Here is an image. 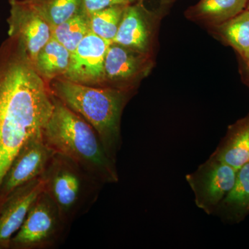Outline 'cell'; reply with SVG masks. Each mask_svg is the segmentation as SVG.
I'll list each match as a JSON object with an SVG mask.
<instances>
[{
    "label": "cell",
    "instance_id": "cell-1",
    "mask_svg": "<svg viewBox=\"0 0 249 249\" xmlns=\"http://www.w3.org/2000/svg\"><path fill=\"white\" fill-rule=\"evenodd\" d=\"M53 109L48 83L36 71L19 39L0 45V188L15 157L47 124Z\"/></svg>",
    "mask_w": 249,
    "mask_h": 249
},
{
    "label": "cell",
    "instance_id": "cell-2",
    "mask_svg": "<svg viewBox=\"0 0 249 249\" xmlns=\"http://www.w3.org/2000/svg\"><path fill=\"white\" fill-rule=\"evenodd\" d=\"M42 137L55 153L70 159L103 185L119 181L116 163L96 131L54 95L53 111Z\"/></svg>",
    "mask_w": 249,
    "mask_h": 249
},
{
    "label": "cell",
    "instance_id": "cell-3",
    "mask_svg": "<svg viewBox=\"0 0 249 249\" xmlns=\"http://www.w3.org/2000/svg\"><path fill=\"white\" fill-rule=\"evenodd\" d=\"M52 93L96 131L107 155L115 161L120 150L121 119L128 91L78 84L58 78L49 83Z\"/></svg>",
    "mask_w": 249,
    "mask_h": 249
},
{
    "label": "cell",
    "instance_id": "cell-4",
    "mask_svg": "<svg viewBox=\"0 0 249 249\" xmlns=\"http://www.w3.org/2000/svg\"><path fill=\"white\" fill-rule=\"evenodd\" d=\"M42 177L44 192L56 205L67 227L89 210L103 185L74 161L56 153Z\"/></svg>",
    "mask_w": 249,
    "mask_h": 249
},
{
    "label": "cell",
    "instance_id": "cell-5",
    "mask_svg": "<svg viewBox=\"0 0 249 249\" xmlns=\"http://www.w3.org/2000/svg\"><path fill=\"white\" fill-rule=\"evenodd\" d=\"M66 229L56 205L43 191L31 206L22 227L11 239L10 247L51 248L60 242Z\"/></svg>",
    "mask_w": 249,
    "mask_h": 249
},
{
    "label": "cell",
    "instance_id": "cell-6",
    "mask_svg": "<svg viewBox=\"0 0 249 249\" xmlns=\"http://www.w3.org/2000/svg\"><path fill=\"white\" fill-rule=\"evenodd\" d=\"M238 170L211 156L194 173L186 175L196 206L205 213H214L218 205L232 189Z\"/></svg>",
    "mask_w": 249,
    "mask_h": 249
},
{
    "label": "cell",
    "instance_id": "cell-7",
    "mask_svg": "<svg viewBox=\"0 0 249 249\" xmlns=\"http://www.w3.org/2000/svg\"><path fill=\"white\" fill-rule=\"evenodd\" d=\"M173 0H139L127 5L112 42L150 55L153 23Z\"/></svg>",
    "mask_w": 249,
    "mask_h": 249
},
{
    "label": "cell",
    "instance_id": "cell-8",
    "mask_svg": "<svg viewBox=\"0 0 249 249\" xmlns=\"http://www.w3.org/2000/svg\"><path fill=\"white\" fill-rule=\"evenodd\" d=\"M55 152L44 142L42 133L31 137L15 157L0 188V201L18 188L45 173Z\"/></svg>",
    "mask_w": 249,
    "mask_h": 249
},
{
    "label": "cell",
    "instance_id": "cell-9",
    "mask_svg": "<svg viewBox=\"0 0 249 249\" xmlns=\"http://www.w3.org/2000/svg\"><path fill=\"white\" fill-rule=\"evenodd\" d=\"M150 68L148 54L111 42L105 59L103 88L129 91L146 76Z\"/></svg>",
    "mask_w": 249,
    "mask_h": 249
},
{
    "label": "cell",
    "instance_id": "cell-10",
    "mask_svg": "<svg viewBox=\"0 0 249 249\" xmlns=\"http://www.w3.org/2000/svg\"><path fill=\"white\" fill-rule=\"evenodd\" d=\"M110 44L90 31L72 52L70 67L61 78L78 84L103 88L105 59Z\"/></svg>",
    "mask_w": 249,
    "mask_h": 249
},
{
    "label": "cell",
    "instance_id": "cell-11",
    "mask_svg": "<svg viewBox=\"0 0 249 249\" xmlns=\"http://www.w3.org/2000/svg\"><path fill=\"white\" fill-rule=\"evenodd\" d=\"M8 35L16 36L31 61L52 37V27L26 0H9Z\"/></svg>",
    "mask_w": 249,
    "mask_h": 249
},
{
    "label": "cell",
    "instance_id": "cell-12",
    "mask_svg": "<svg viewBox=\"0 0 249 249\" xmlns=\"http://www.w3.org/2000/svg\"><path fill=\"white\" fill-rule=\"evenodd\" d=\"M44 191L42 177L14 191L0 211V248L10 247L11 239L22 227L34 201Z\"/></svg>",
    "mask_w": 249,
    "mask_h": 249
},
{
    "label": "cell",
    "instance_id": "cell-13",
    "mask_svg": "<svg viewBox=\"0 0 249 249\" xmlns=\"http://www.w3.org/2000/svg\"><path fill=\"white\" fill-rule=\"evenodd\" d=\"M71 53L53 37L36 55L33 61L36 71L49 84L61 78L70 67Z\"/></svg>",
    "mask_w": 249,
    "mask_h": 249
},
{
    "label": "cell",
    "instance_id": "cell-14",
    "mask_svg": "<svg viewBox=\"0 0 249 249\" xmlns=\"http://www.w3.org/2000/svg\"><path fill=\"white\" fill-rule=\"evenodd\" d=\"M249 161L238 170L234 186L214 213L226 219L239 221L249 212Z\"/></svg>",
    "mask_w": 249,
    "mask_h": 249
},
{
    "label": "cell",
    "instance_id": "cell-15",
    "mask_svg": "<svg viewBox=\"0 0 249 249\" xmlns=\"http://www.w3.org/2000/svg\"><path fill=\"white\" fill-rule=\"evenodd\" d=\"M238 170L249 161V119L232 129L212 155Z\"/></svg>",
    "mask_w": 249,
    "mask_h": 249
},
{
    "label": "cell",
    "instance_id": "cell-16",
    "mask_svg": "<svg viewBox=\"0 0 249 249\" xmlns=\"http://www.w3.org/2000/svg\"><path fill=\"white\" fill-rule=\"evenodd\" d=\"M249 0H199L188 10L190 16L222 24L245 10Z\"/></svg>",
    "mask_w": 249,
    "mask_h": 249
},
{
    "label": "cell",
    "instance_id": "cell-17",
    "mask_svg": "<svg viewBox=\"0 0 249 249\" xmlns=\"http://www.w3.org/2000/svg\"><path fill=\"white\" fill-rule=\"evenodd\" d=\"M90 31L89 15L84 8L65 22L52 27V37L72 53Z\"/></svg>",
    "mask_w": 249,
    "mask_h": 249
},
{
    "label": "cell",
    "instance_id": "cell-18",
    "mask_svg": "<svg viewBox=\"0 0 249 249\" xmlns=\"http://www.w3.org/2000/svg\"><path fill=\"white\" fill-rule=\"evenodd\" d=\"M51 27L62 24L84 9L83 0H26Z\"/></svg>",
    "mask_w": 249,
    "mask_h": 249
},
{
    "label": "cell",
    "instance_id": "cell-19",
    "mask_svg": "<svg viewBox=\"0 0 249 249\" xmlns=\"http://www.w3.org/2000/svg\"><path fill=\"white\" fill-rule=\"evenodd\" d=\"M224 38L240 53L244 58L249 55V11L240 14L219 26Z\"/></svg>",
    "mask_w": 249,
    "mask_h": 249
},
{
    "label": "cell",
    "instance_id": "cell-20",
    "mask_svg": "<svg viewBox=\"0 0 249 249\" xmlns=\"http://www.w3.org/2000/svg\"><path fill=\"white\" fill-rule=\"evenodd\" d=\"M127 6L116 5L89 14L91 32L104 40L112 42L119 31Z\"/></svg>",
    "mask_w": 249,
    "mask_h": 249
},
{
    "label": "cell",
    "instance_id": "cell-21",
    "mask_svg": "<svg viewBox=\"0 0 249 249\" xmlns=\"http://www.w3.org/2000/svg\"><path fill=\"white\" fill-rule=\"evenodd\" d=\"M139 0H83V3L87 12L91 14L110 6L129 5Z\"/></svg>",
    "mask_w": 249,
    "mask_h": 249
},
{
    "label": "cell",
    "instance_id": "cell-22",
    "mask_svg": "<svg viewBox=\"0 0 249 249\" xmlns=\"http://www.w3.org/2000/svg\"><path fill=\"white\" fill-rule=\"evenodd\" d=\"M245 60H246V62H247V65H248V66L249 67V55L248 58H247V59H245Z\"/></svg>",
    "mask_w": 249,
    "mask_h": 249
},
{
    "label": "cell",
    "instance_id": "cell-23",
    "mask_svg": "<svg viewBox=\"0 0 249 249\" xmlns=\"http://www.w3.org/2000/svg\"><path fill=\"white\" fill-rule=\"evenodd\" d=\"M247 10H248V11H249V1L248 4H247Z\"/></svg>",
    "mask_w": 249,
    "mask_h": 249
},
{
    "label": "cell",
    "instance_id": "cell-24",
    "mask_svg": "<svg viewBox=\"0 0 249 249\" xmlns=\"http://www.w3.org/2000/svg\"></svg>",
    "mask_w": 249,
    "mask_h": 249
}]
</instances>
